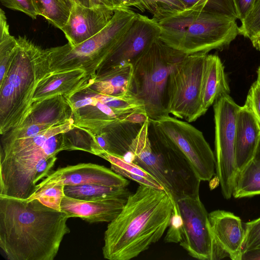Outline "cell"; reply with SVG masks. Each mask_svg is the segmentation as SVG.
<instances>
[{
    "mask_svg": "<svg viewBox=\"0 0 260 260\" xmlns=\"http://www.w3.org/2000/svg\"><path fill=\"white\" fill-rule=\"evenodd\" d=\"M68 218L38 200L0 196V247L9 260H53Z\"/></svg>",
    "mask_w": 260,
    "mask_h": 260,
    "instance_id": "obj_1",
    "label": "cell"
},
{
    "mask_svg": "<svg viewBox=\"0 0 260 260\" xmlns=\"http://www.w3.org/2000/svg\"><path fill=\"white\" fill-rule=\"evenodd\" d=\"M173 207L174 200L165 190L140 185L107 226L104 257L129 260L148 249L168 228Z\"/></svg>",
    "mask_w": 260,
    "mask_h": 260,
    "instance_id": "obj_2",
    "label": "cell"
},
{
    "mask_svg": "<svg viewBox=\"0 0 260 260\" xmlns=\"http://www.w3.org/2000/svg\"><path fill=\"white\" fill-rule=\"evenodd\" d=\"M127 159L153 176L175 201L199 195L201 180L175 144L150 118L133 140Z\"/></svg>",
    "mask_w": 260,
    "mask_h": 260,
    "instance_id": "obj_3",
    "label": "cell"
},
{
    "mask_svg": "<svg viewBox=\"0 0 260 260\" xmlns=\"http://www.w3.org/2000/svg\"><path fill=\"white\" fill-rule=\"evenodd\" d=\"M14 57L0 81L1 136L19 126L27 115L39 82L52 73L50 48L19 36Z\"/></svg>",
    "mask_w": 260,
    "mask_h": 260,
    "instance_id": "obj_4",
    "label": "cell"
},
{
    "mask_svg": "<svg viewBox=\"0 0 260 260\" xmlns=\"http://www.w3.org/2000/svg\"><path fill=\"white\" fill-rule=\"evenodd\" d=\"M158 22L159 39L187 55L223 50L239 35L236 20L204 10H185Z\"/></svg>",
    "mask_w": 260,
    "mask_h": 260,
    "instance_id": "obj_5",
    "label": "cell"
},
{
    "mask_svg": "<svg viewBox=\"0 0 260 260\" xmlns=\"http://www.w3.org/2000/svg\"><path fill=\"white\" fill-rule=\"evenodd\" d=\"M186 55L158 38L133 64L131 92L143 102L150 119L169 115L170 75L176 63Z\"/></svg>",
    "mask_w": 260,
    "mask_h": 260,
    "instance_id": "obj_6",
    "label": "cell"
},
{
    "mask_svg": "<svg viewBox=\"0 0 260 260\" xmlns=\"http://www.w3.org/2000/svg\"><path fill=\"white\" fill-rule=\"evenodd\" d=\"M137 14L130 8L115 10L109 23L93 37L76 46L72 47L68 43L50 48L51 72L81 69L88 73L90 79H93L131 25Z\"/></svg>",
    "mask_w": 260,
    "mask_h": 260,
    "instance_id": "obj_7",
    "label": "cell"
},
{
    "mask_svg": "<svg viewBox=\"0 0 260 260\" xmlns=\"http://www.w3.org/2000/svg\"><path fill=\"white\" fill-rule=\"evenodd\" d=\"M69 150L63 133L50 137L39 148L0 157V196L28 199L36 191V173L45 159Z\"/></svg>",
    "mask_w": 260,
    "mask_h": 260,
    "instance_id": "obj_8",
    "label": "cell"
},
{
    "mask_svg": "<svg viewBox=\"0 0 260 260\" xmlns=\"http://www.w3.org/2000/svg\"><path fill=\"white\" fill-rule=\"evenodd\" d=\"M207 53L185 55L174 66L168 86L169 114L188 122L206 112L202 101L205 61Z\"/></svg>",
    "mask_w": 260,
    "mask_h": 260,
    "instance_id": "obj_9",
    "label": "cell"
},
{
    "mask_svg": "<svg viewBox=\"0 0 260 260\" xmlns=\"http://www.w3.org/2000/svg\"><path fill=\"white\" fill-rule=\"evenodd\" d=\"M229 95L223 94L213 104L215 122V170L223 196H233L237 171L235 143L238 111L240 108Z\"/></svg>",
    "mask_w": 260,
    "mask_h": 260,
    "instance_id": "obj_10",
    "label": "cell"
},
{
    "mask_svg": "<svg viewBox=\"0 0 260 260\" xmlns=\"http://www.w3.org/2000/svg\"><path fill=\"white\" fill-rule=\"evenodd\" d=\"M154 121L185 156L199 179L210 180L215 174V157L203 133L189 122L169 115Z\"/></svg>",
    "mask_w": 260,
    "mask_h": 260,
    "instance_id": "obj_11",
    "label": "cell"
},
{
    "mask_svg": "<svg viewBox=\"0 0 260 260\" xmlns=\"http://www.w3.org/2000/svg\"><path fill=\"white\" fill-rule=\"evenodd\" d=\"M176 202L182 221L180 246L194 258L212 260V237L209 213L199 195L187 196Z\"/></svg>",
    "mask_w": 260,
    "mask_h": 260,
    "instance_id": "obj_12",
    "label": "cell"
},
{
    "mask_svg": "<svg viewBox=\"0 0 260 260\" xmlns=\"http://www.w3.org/2000/svg\"><path fill=\"white\" fill-rule=\"evenodd\" d=\"M160 33L157 21L137 13L131 25L98 71L128 64L133 65L159 38Z\"/></svg>",
    "mask_w": 260,
    "mask_h": 260,
    "instance_id": "obj_13",
    "label": "cell"
},
{
    "mask_svg": "<svg viewBox=\"0 0 260 260\" xmlns=\"http://www.w3.org/2000/svg\"><path fill=\"white\" fill-rule=\"evenodd\" d=\"M212 237V260L229 257L241 260L245 229L241 219L233 213L217 210L208 214Z\"/></svg>",
    "mask_w": 260,
    "mask_h": 260,
    "instance_id": "obj_14",
    "label": "cell"
},
{
    "mask_svg": "<svg viewBox=\"0 0 260 260\" xmlns=\"http://www.w3.org/2000/svg\"><path fill=\"white\" fill-rule=\"evenodd\" d=\"M57 181L62 182L65 186L96 184L118 187H127L129 183L125 178L103 166L81 163L51 172L36 185L35 192L46 185Z\"/></svg>",
    "mask_w": 260,
    "mask_h": 260,
    "instance_id": "obj_15",
    "label": "cell"
},
{
    "mask_svg": "<svg viewBox=\"0 0 260 260\" xmlns=\"http://www.w3.org/2000/svg\"><path fill=\"white\" fill-rule=\"evenodd\" d=\"M115 10L103 6L92 8L79 4L71 9L68 20L61 30L68 43L76 46L98 34L109 23Z\"/></svg>",
    "mask_w": 260,
    "mask_h": 260,
    "instance_id": "obj_16",
    "label": "cell"
},
{
    "mask_svg": "<svg viewBox=\"0 0 260 260\" xmlns=\"http://www.w3.org/2000/svg\"><path fill=\"white\" fill-rule=\"evenodd\" d=\"M126 200L116 198L91 201L65 195L61 203V211L69 218L80 217L90 223L110 222L120 213Z\"/></svg>",
    "mask_w": 260,
    "mask_h": 260,
    "instance_id": "obj_17",
    "label": "cell"
},
{
    "mask_svg": "<svg viewBox=\"0 0 260 260\" xmlns=\"http://www.w3.org/2000/svg\"><path fill=\"white\" fill-rule=\"evenodd\" d=\"M90 79L88 73L81 69L52 72L37 85L32 103L57 95L63 96L69 100L76 93L86 88Z\"/></svg>",
    "mask_w": 260,
    "mask_h": 260,
    "instance_id": "obj_18",
    "label": "cell"
},
{
    "mask_svg": "<svg viewBox=\"0 0 260 260\" xmlns=\"http://www.w3.org/2000/svg\"><path fill=\"white\" fill-rule=\"evenodd\" d=\"M260 141V128L251 112L241 107L237 119L235 143V162L237 173L252 159Z\"/></svg>",
    "mask_w": 260,
    "mask_h": 260,
    "instance_id": "obj_19",
    "label": "cell"
},
{
    "mask_svg": "<svg viewBox=\"0 0 260 260\" xmlns=\"http://www.w3.org/2000/svg\"><path fill=\"white\" fill-rule=\"evenodd\" d=\"M73 120V109L69 100L57 95L32 103L27 115L18 126L35 124L52 127Z\"/></svg>",
    "mask_w": 260,
    "mask_h": 260,
    "instance_id": "obj_20",
    "label": "cell"
},
{
    "mask_svg": "<svg viewBox=\"0 0 260 260\" xmlns=\"http://www.w3.org/2000/svg\"><path fill=\"white\" fill-rule=\"evenodd\" d=\"M133 78L132 64L109 68L98 71L84 89L92 93L119 96L132 93Z\"/></svg>",
    "mask_w": 260,
    "mask_h": 260,
    "instance_id": "obj_21",
    "label": "cell"
},
{
    "mask_svg": "<svg viewBox=\"0 0 260 260\" xmlns=\"http://www.w3.org/2000/svg\"><path fill=\"white\" fill-rule=\"evenodd\" d=\"M223 64L216 55L207 54L203 79L202 101L207 111L215 101L223 94H229Z\"/></svg>",
    "mask_w": 260,
    "mask_h": 260,
    "instance_id": "obj_22",
    "label": "cell"
},
{
    "mask_svg": "<svg viewBox=\"0 0 260 260\" xmlns=\"http://www.w3.org/2000/svg\"><path fill=\"white\" fill-rule=\"evenodd\" d=\"M99 156L108 161L111 169L122 177L135 181L140 185L165 191L162 186L149 173L124 157L108 152H104Z\"/></svg>",
    "mask_w": 260,
    "mask_h": 260,
    "instance_id": "obj_23",
    "label": "cell"
},
{
    "mask_svg": "<svg viewBox=\"0 0 260 260\" xmlns=\"http://www.w3.org/2000/svg\"><path fill=\"white\" fill-rule=\"evenodd\" d=\"M142 124L117 122L104 129L108 142L107 152L124 157Z\"/></svg>",
    "mask_w": 260,
    "mask_h": 260,
    "instance_id": "obj_24",
    "label": "cell"
},
{
    "mask_svg": "<svg viewBox=\"0 0 260 260\" xmlns=\"http://www.w3.org/2000/svg\"><path fill=\"white\" fill-rule=\"evenodd\" d=\"M65 195L86 201H102L116 198L127 199L131 194L127 187L107 186L96 184L64 186Z\"/></svg>",
    "mask_w": 260,
    "mask_h": 260,
    "instance_id": "obj_25",
    "label": "cell"
},
{
    "mask_svg": "<svg viewBox=\"0 0 260 260\" xmlns=\"http://www.w3.org/2000/svg\"><path fill=\"white\" fill-rule=\"evenodd\" d=\"M74 126L73 120L66 123L50 127L36 136L17 139L10 143L1 145L0 157L39 148L50 137L59 133H66Z\"/></svg>",
    "mask_w": 260,
    "mask_h": 260,
    "instance_id": "obj_26",
    "label": "cell"
},
{
    "mask_svg": "<svg viewBox=\"0 0 260 260\" xmlns=\"http://www.w3.org/2000/svg\"><path fill=\"white\" fill-rule=\"evenodd\" d=\"M260 194V160L253 158L237 174L233 196L235 198Z\"/></svg>",
    "mask_w": 260,
    "mask_h": 260,
    "instance_id": "obj_27",
    "label": "cell"
},
{
    "mask_svg": "<svg viewBox=\"0 0 260 260\" xmlns=\"http://www.w3.org/2000/svg\"><path fill=\"white\" fill-rule=\"evenodd\" d=\"M38 15L61 29L69 17L71 9L63 0H33Z\"/></svg>",
    "mask_w": 260,
    "mask_h": 260,
    "instance_id": "obj_28",
    "label": "cell"
},
{
    "mask_svg": "<svg viewBox=\"0 0 260 260\" xmlns=\"http://www.w3.org/2000/svg\"><path fill=\"white\" fill-rule=\"evenodd\" d=\"M0 81L14 57L18 46L17 39L11 36L4 11L0 10Z\"/></svg>",
    "mask_w": 260,
    "mask_h": 260,
    "instance_id": "obj_29",
    "label": "cell"
},
{
    "mask_svg": "<svg viewBox=\"0 0 260 260\" xmlns=\"http://www.w3.org/2000/svg\"><path fill=\"white\" fill-rule=\"evenodd\" d=\"M141 12L148 11L152 18L158 20L175 13L185 10V6L179 0H133Z\"/></svg>",
    "mask_w": 260,
    "mask_h": 260,
    "instance_id": "obj_30",
    "label": "cell"
},
{
    "mask_svg": "<svg viewBox=\"0 0 260 260\" xmlns=\"http://www.w3.org/2000/svg\"><path fill=\"white\" fill-rule=\"evenodd\" d=\"M187 10H204L238 19L233 0H179Z\"/></svg>",
    "mask_w": 260,
    "mask_h": 260,
    "instance_id": "obj_31",
    "label": "cell"
},
{
    "mask_svg": "<svg viewBox=\"0 0 260 260\" xmlns=\"http://www.w3.org/2000/svg\"><path fill=\"white\" fill-rule=\"evenodd\" d=\"M65 185L61 181L46 185L32 194L27 201L38 200L43 205L53 209L61 211V203L64 194Z\"/></svg>",
    "mask_w": 260,
    "mask_h": 260,
    "instance_id": "obj_32",
    "label": "cell"
},
{
    "mask_svg": "<svg viewBox=\"0 0 260 260\" xmlns=\"http://www.w3.org/2000/svg\"><path fill=\"white\" fill-rule=\"evenodd\" d=\"M64 135L69 151L82 150L93 154V134L89 131L75 125Z\"/></svg>",
    "mask_w": 260,
    "mask_h": 260,
    "instance_id": "obj_33",
    "label": "cell"
},
{
    "mask_svg": "<svg viewBox=\"0 0 260 260\" xmlns=\"http://www.w3.org/2000/svg\"><path fill=\"white\" fill-rule=\"evenodd\" d=\"M239 31V35L249 39L260 33V0H254L250 10L241 21Z\"/></svg>",
    "mask_w": 260,
    "mask_h": 260,
    "instance_id": "obj_34",
    "label": "cell"
},
{
    "mask_svg": "<svg viewBox=\"0 0 260 260\" xmlns=\"http://www.w3.org/2000/svg\"><path fill=\"white\" fill-rule=\"evenodd\" d=\"M242 254L246 252L260 250V217L245 223Z\"/></svg>",
    "mask_w": 260,
    "mask_h": 260,
    "instance_id": "obj_35",
    "label": "cell"
},
{
    "mask_svg": "<svg viewBox=\"0 0 260 260\" xmlns=\"http://www.w3.org/2000/svg\"><path fill=\"white\" fill-rule=\"evenodd\" d=\"M244 106L251 112L260 128V85L257 81L251 86Z\"/></svg>",
    "mask_w": 260,
    "mask_h": 260,
    "instance_id": "obj_36",
    "label": "cell"
},
{
    "mask_svg": "<svg viewBox=\"0 0 260 260\" xmlns=\"http://www.w3.org/2000/svg\"><path fill=\"white\" fill-rule=\"evenodd\" d=\"M182 221L176 201H174L172 212L169 229L165 238L168 243H179L180 239Z\"/></svg>",
    "mask_w": 260,
    "mask_h": 260,
    "instance_id": "obj_37",
    "label": "cell"
},
{
    "mask_svg": "<svg viewBox=\"0 0 260 260\" xmlns=\"http://www.w3.org/2000/svg\"><path fill=\"white\" fill-rule=\"evenodd\" d=\"M4 7L23 12L33 19L38 16L33 0H0Z\"/></svg>",
    "mask_w": 260,
    "mask_h": 260,
    "instance_id": "obj_38",
    "label": "cell"
},
{
    "mask_svg": "<svg viewBox=\"0 0 260 260\" xmlns=\"http://www.w3.org/2000/svg\"><path fill=\"white\" fill-rule=\"evenodd\" d=\"M149 119L146 111H137L126 114L120 122L142 124Z\"/></svg>",
    "mask_w": 260,
    "mask_h": 260,
    "instance_id": "obj_39",
    "label": "cell"
},
{
    "mask_svg": "<svg viewBox=\"0 0 260 260\" xmlns=\"http://www.w3.org/2000/svg\"><path fill=\"white\" fill-rule=\"evenodd\" d=\"M238 18L242 21L250 10L254 0H233Z\"/></svg>",
    "mask_w": 260,
    "mask_h": 260,
    "instance_id": "obj_40",
    "label": "cell"
},
{
    "mask_svg": "<svg viewBox=\"0 0 260 260\" xmlns=\"http://www.w3.org/2000/svg\"><path fill=\"white\" fill-rule=\"evenodd\" d=\"M115 10L129 8L131 7H136V3L133 0H106Z\"/></svg>",
    "mask_w": 260,
    "mask_h": 260,
    "instance_id": "obj_41",
    "label": "cell"
},
{
    "mask_svg": "<svg viewBox=\"0 0 260 260\" xmlns=\"http://www.w3.org/2000/svg\"><path fill=\"white\" fill-rule=\"evenodd\" d=\"M79 4L88 8H92L99 6H106L112 9L111 5L106 0H77Z\"/></svg>",
    "mask_w": 260,
    "mask_h": 260,
    "instance_id": "obj_42",
    "label": "cell"
},
{
    "mask_svg": "<svg viewBox=\"0 0 260 260\" xmlns=\"http://www.w3.org/2000/svg\"><path fill=\"white\" fill-rule=\"evenodd\" d=\"M260 260V250L248 251L242 254L241 260Z\"/></svg>",
    "mask_w": 260,
    "mask_h": 260,
    "instance_id": "obj_43",
    "label": "cell"
},
{
    "mask_svg": "<svg viewBox=\"0 0 260 260\" xmlns=\"http://www.w3.org/2000/svg\"><path fill=\"white\" fill-rule=\"evenodd\" d=\"M253 46L260 51V33L250 39Z\"/></svg>",
    "mask_w": 260,
    "mask_h": 260,
    "instance_id": "obj_44",
    "label": "cell"
},
{
    "mask_svg": "<svg viewBox=\"0 0 260 260\" xmlns=\"http://www.w3.org/2000/svg\"><path fill=\"white\" fill-rule=\"evenodd\" d=\"M71 9L74 5L79 4L77 0H63Z\"/></svg>",
    "mask_w": 260,
    "mask_h": 260,
    "instance_id": "obj_45",
    "label": "cell"
},
{
    "mask_svg": "<svg viewBox=\"0 0 260 260\" xmlns=\"http://www.w3.org/2000/svg\"><path fill=\"white\" fill-rule=\"evenodd\" d=\"M253 158H255L257 159L260 160V141L259 142V144L258 145L257 148L256 149L254 157Z\"/></svg>",
    "mask_w": 260,
    "mask_h": 260,
    "instance_id": "obj_46",
    "label": "cell"
},
{
    "mask_svg": "<svg viewBox=\"0 0 260 260\" xmlns=\"http://www.w3.org/2000/svg\"><path fill=\"white\" fill-rule=\"evenodd\" d=\"M260 85V66L259 67L257 70V78L256 80Z\"/></svg>",
    "mask_w": 260,
    "mask_h": 260,
    "instance_id": "obj_47",
    "label": "cell"
}]
</instances>
